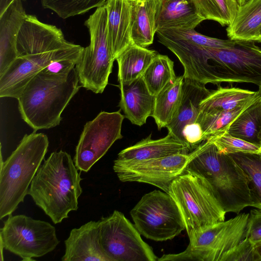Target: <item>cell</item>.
I'll return each mask as SVG.
<instances>
[{
	"label": "cell",
	"instance_id": "e575fe53",
	"mask_svg": "<svg viewBox=\"0 0 261 261\" xmlns=\"http://www.w3.org/2000/svg\"><path fill=\"white\" fill-rule=\"evenodd\" d=\"M254 244L246 238L239 244L227 252L221 261H257Z\"/></svg>",
	"mask_w": 261,
	"mask_h": 261
},
{
	"label": "cell",
	"instance_id": "30bf717a",
	"mask_svg": "<svg viewBox=\"0 0 261 261\" xmlns=\"http://www.w3.org/2000/svg\"><path fill=\"white\" fill-rule=\"evenodd\" d=\"M130 214L140 233L155 241L171 240L186 229L178 207L164 191L154 190L145 194Z\"/></svg>",
	"mask_w": 261,
	"mask_h": 261
},
{
	"label": "cell",
	"instance_id": "8d00e7d4",
	"mask_svg": "<svg viewBox=\"0 0 261 261\" xmlns=\"http://www.w3.org/2000/svg\"><path fill=\"white\" fill-rule=\"evenodd\" d=\"M80 56L53 61L42 70L56 74L68 73L75 67Z\"/></svg>",
	"mask_w": 261,
	"mask_h": 261
},
{
	"label": "cell",
	"instance_id": "f546056e",
	"mask_svg": "<svg viewBox=\"0 0 261 261\" xmlns=\"http://www.w3.org/2000/svg\"><path fill=\"white\" fill-rule=\"evenodd\" d=\"M228 155L247 176L252 207L261 210V152H237Z\"/></svg>",
	"mask_w": 261,
	"mask_h": 261
},
{
	"label": "cell",
	"instance_id": "e0dca14e",
	"mask_svg": "<svg viewBox=\"0 0 261 261\" xmlns=\"http://www.w3.org/2000/svg\"><path fill=\"white\" fill-rule=\"evenodd\" d=\"M211 91L204 84L184 79L180 105L174 117L166 127L168 134L183 143V132L196 123L200 103Z\"/></svg>",
	"mask_w": 261,
	"mask_h": 261
},
{
	"label": "cell",
	"instance_id": "9a60e30c",
	"mask_svg": "<svg viewBox=\"0 0 261 261\" xmlns=\"http://www.w3.org/2000/svg\"><path fill=\"white\" fill-rule=\"evenodd\" d=\"M83 48L72 43L58 50L17 57L0 76V97L17 99L30 81L51 61L79 57Z\"/></svg>",
	"mask_w": 261,
	"mask_h": 261
},
{
	"label": "cell",
	"instance_id": "8992f818",
	"mask_svg": "<svg viewBox=\"0 0 261 261\" xmlns=\"http://www.w3.org/2000/svg\"><path fill=\"white\" fill-rule=\"evenodd\" d=\"M249 214L242 213L188 233L184 251L164 254L158 261H221L223 256L246 238Z\"/></svg>",
	"mask_w": 261,
	"mask_h": 261
},
{
	"label": "cell",
	"instance_id": "ba28073f",
	"mask_svg": "<svg viewBox=\"0 0 261 261\" xmlns=\"http://www.w3.org/2000/svg\"><path fill=\"white\" fill-rule=\"evenodd\" d=\"M205 48L208 58V83H247L261 86V48L254 42L235 41L230 47Z\"/></svg>",
	"mask_w": 261,
	"mask_h": 261
},
{
	"label": "cell",
	"instance_id": "6da1fadb",
	"mask_svg": "<svg viewBox=\"0 0 261 261\" xmlns=\"http://www.w3.org/2000/svg\"><path fill=\"white\" fill-rule=\"evenodd\" d=\"M77 170L70 154L54 151L41 165L31 184L28 195L55 224L78 209L83 190Z\"/></svg>",
	"mask_w": 261,
	"mask_h": 261
},
{
	"label": "cell",
	"instance_id": "d4e9b609",
	"mask_svg": "<svg viewBox=\"0 0 261 261\" xmlns=\"http://www.w3.org/2000/svg\"><path fill=\"white\" fill-rule=\"evenodd\" d=\"M158 53L132 43L116 58L118 66V81L129 84L142 75Z\"/></svg>",
	"mask_w": 261,
	"mask_h": 261
},
{
	"label": "cell",
	"instance_id": "f1b7e54d",
	"mask_svg": "<svg viewBox=\"0 0 261 261\" xmlns=\"http://www.w3.org/2000/svg\"><path fill=\"white\" fill-rule=\"evenodd\" d=\"M259 96L260 93L257 97L232 110L208 113L199 112L196 122L202 128L204 141L226 132L235 119Z\"/></svg>",
	"mask_w": 261,
	"mask_h": 261
},
{
	"label": "cell",
	"instance_id": "ac0fdd59",
	"mask_svg": "<svg viewBox=\"0 0 261 261\" xmlns=\"http://www.w3.org/2000/svg\"><path fill=\"white\" fill-rule=\"evenodd\" d=\"M118 86L120 90L119 107L125 117L135 125L145 124L153 114L155 96L150 93L142 76L129 84L119 83Z\"/></svg>",
	"mask_w": 261,
	"mask_h": 261
},
{
	"label": "cell",
	"instance_id": "484cf974",
	"mask_svg": "<svg viewBox=\"0 0 261 261\" xmlns=\"http://www.w3.org/2000/svg\"><path fill=\"white\" fill-rule=\"evenodd\" d=\"M184 80L183 75L177 76L155 96L151 117L159 130L166 127L174 117L181 101Z\"/></svg>",
	"mask_w": 261,
	"mask_h": 261
},
{
	"label": "cell",
	"instance_id": "60d3db41",
	"mask_svg": "<svg viewBox=\"0 0 261 261\" xmlns=\"http://www.w3.org/2000/svg\"><path fill=\"white\" fill-rule=\"evenodd\" d=\"M258 42H261V26L260 27L259 31V38H258Z\"/></svg>",
	"mask_w": 261,
	"mask_h": 261
},
{
	"label": "cell",
	"instance_id": "ffe728a7",
	"mask_svg": "<svg viewBox=\"0 0 261 261\" xmlns=\"http://www.w3.org/2000/svg\"><path fill=\"white\" fill-rule=\"evenodd\" d=\"M108 39L113 58L133 43L132 39L131 3L130 0H108Z\"/></svg>",
	"mask_w": 261,
	"mask_h": 261
},
{
	"label": "cell",
	"instance_id": "2e32d148",
	"mask_svg": "<svg viewBox=\"0 0 261 261\" xmlns=\"http://www.w3.org/2000/svg\"><path fill=\"white\" fill-rule=\"evenodd\" d=\"M65 246L62 261H112L101 245L98 221H91L72 229Z\"/></svg>",
	"mask_w": 261,
	"mask_h": 261
},
{
	"label": "cell",
	"instance_id": "52a82bcc",
	"mask_svg": "<svg viewBox=\"0 0 261 261\" xmlns=\"http://www.w3.org/2000/svg\"><path fill=\"white\" fill-rule=\"evenodd\" d=\"M85 25L89 30L90 43L83 48L75 68L82 87L101 93L108 85L115 61L108 39L105 5L97 8Z\"/></svg>",
	"mask_w": 261,
	"mask_h": 261
},
{
	"label": "cell",
	"instance_id": "5bb4252c",
	"mask_svg": "<svg viewBox=\"0 0 261 261\" xmlns=\"http://www.w3.org/2000/svg\"><path fill=\"white\" fill-rule=\"evenodd\" d=\"M193 155L192 151L188 154L179 153L141 161L117 159L113 168L121 181L146 183L168 193L171 183L185 172Z\"/></svg>",
	"mask_w": 261,
	"mask_h": 261
},
{
	"label": "cell",
	"instance_id": "4fadbf2b",
	"mask_svg": "<svg viewBox=\"0 0 261 261\" xmlns=\"http://www.w3.org/2000/svg\"><path fill=\"white\" fill-rule=\"evenodd\" d=\"M124 117L120 111H102L86 123L73 159L78 170L87 172L116 141L122 138L121 127Z\"/></svg>",
	"mask_w": 261,
	"mask_h": 261
},
{
	"label": "cell",
	"instance_id": "74e56055",
	"mask_svg": "<svg viewBox=\"0 0 261 261\" xmlns=\"http://www.w3.org/2000/svg\"><path fill=\"white\" fill-rule=\"evenodd\" d=\"M15 0H0V15H1ZM24 1L25 0H20Z\"/></svg>",
	"mask_w": 261,
	"mask_h": 261
},
{
	"label": "cell",
	"instance_id": "d6a6232c",
	"mask_svg": "<svg viewBox=\"0 0 261 261\" xmlns=\"http://www.w3.org/2000/svg\"><path fill=\"white\" fill-rule=\"evenodd\" d=\"M108 0H41L42 6L66 19L105 5Z\"/></svg>",
	"mask_w": 261,
	"mask_h": 261
},
{
	"label": "cell",
	"instance_id": "9c48e42d",
	"mask_svg": "<svg viewBox=\"0 0 261 261\" xmlns=\"http://www.w3.org/2000/svg\"><path fill=\"white\" fill-rule=\"evenodd\" d=\"M159 41L171 50L184 67V79L208 84V58L205 47L225 48L234 41L203 35L195 29H168L156 32Z\"/></svg>",
	"mask_w": 261,
	"mask_h": 261
},
{
	"label": "cell",
	"instance_id": "83f0119b",
	"mask_svg": "<svg viewBox=\"0 0 261 261\" xmlns=\"http://www.w3.org/2000/svg\"><path fill=\"white\" fill-rule=\"evenodd\" d=\"M226 132L231 136L261 147V95L230 124Z\"/></svg>",
	"mask_w": 261,
	"mask_h": 261
},
{
	"label": "cell",
	"instance_id": "ab89813d",
	"mask_svg": "<svg viewBox=\"0 0 261 261\" xmlns=\"http://www.w3.org/2000/svg\"><path fill=\"white\" fill-rule=\"evenodd\" d=\"M251 0H237L239 6H242L248 3Z\"/></svg>",
	"mask_w": 261,
	"mask_h": 261
},
{
	"label": "cell",
	"instance_id": "1f68e13d",
	"mask_svg": "<svg viewBox=\"0 0 261 261\" xmlns=\"http://www.w3.org/2000/svg\"><path fill=\"white\" fill-rule=\"evenodd\" d=\"M198 14L204 20H212L222 26L230 24L237 14V0H192Z\"/></svg>",
	"mask_w": 261,
	"mask_h": 261
},
{
	"label": "cell",
	"instance_id": "8fae6325",
	"mask_svg": "<svg viewBox=\"0 0 261 261\" xmlns=\"http://www.w3.org/2000/svg\"><path fill=\"white\" fill-rule=\"evenodd\" d=\"M0 235L1 246L23 261L35 260L33 258L51 252L59 243L54 226L24 215H9Z\"/></svg>",
	"mask_w": 261,
	"mask_h": 261
},
{
	"label": "cell",
	"instance_id": "f35d334b",
	"mask_svg": "<svg viewBox=\"0 0 261 261\" xmlns=\"http://www.w3.org/2000/svg\"><path fill=\"white\" fill-rule=\"evenodd\" d=\"M257 261H261V242L256 243L254 245Z\"/></svg>",
	"mask_w": 261,
	"mask_h": 261
},
{
	"label": "cell",
	"instance_id": "836d02e7",
	"mask_svg": "<svg viewBox=\"0 0 261 261\" xmlns=\"http://www.w3.org/2000/svg\"><path fill=\"white\" fill-rule=\"evenodd\" d=\"M207 140L213 142L221 153L261 152V147L233 137L227 132L213 136Z\"/></svg>",
	"mask_w": 261,
	"mask_h": 261
},
{
	"label": "cell",
	"instance_id": "cb8c5ba5",
	"mask_svg": "<svg viewBox=\"0 0 261 261\" xmlns=\"http://www.w3.org/2000/svg\"><path fill=\"white\" fill-rule=\"evenodd\" d=\"M261 26V0H251L239 6L236 17L227 29V35L233 41L258 42Z\"/></svg>",
	"mask_w": 261,
	"mask_h": 261
},
{
	"label": "cell",
	"instance_id": "3957f363",
	"mask_svg": "<svg viewBox=\"0 0 261 261\" xmlns=\"http://www.w3.org/2000/svg\"><path fill=\"white\" fill-rule=\"evenodd\" d=\"M193 152L187 169L200 175L210 183L226 213L239 214L244 208L252 206L247 176L229 155L220 153L208 140Z\"/></svg>",
	"mask_w": 261,
	"mask_h": 261
},
{
	"label": "cell",
	"instance_id": "d6986e66",
	"mask_svg": "<svg viewBox=\"0 0 261 261\" xmlns=\"http://www.w3.org/2000/svg\"><path fill=\"white\" fill-rule=\"evenodd\" d=\"M27 15L22 1L15 0L0 15V76L17 58V38Z\"/></svg>",
	"mask_w": 261,
	"mask_h": 261
},
{
	"label": "cell",
	"instance_id": "277c9868",
	"mask_svg": "<svg viewBox=\"0 0 261 261\" xmlns=\"http://www.w3.org/2000/svg\"><path fill=\"white\" fill-rule=\"evenodd\" d=\"M47 136L25 135L15 150L1 163L0 219L11 215L28 194L29 186L47 151Z\"/></svg>",
	"mask_w": 261,
	"mask_h": 261
},
{
	"label": "cell",
	"instance_id": "7a4b0ae2",
	"mask_svg": "<svg viewBox=\"0 0 261 261\" xmlns=\"http://www.w3.org/2000/svg\"><path fill=\"white\" fill-rule=\"evenodd\" d=\"M79 84L75 67L61 74L41 70L17 98L21 118L34 132L58 125L63 111L81 87Z\"/></svg>",
	"mask_w": 261,
	"mask_h": 261
},
{
	"label": "cell",
	"instance_id": "b9f144b4",
	"mask_svg": "<svg viewBox=\"0 0 261 261\" xmlns=\"http://www.w3.org/2000/svg\"><path fill=\"white\" fill-rule=\"evenodd\" d=\"M261 95V86L258 87V90Z\"/></svg>",
	"mask_w": 261,
	"mask_h": 261
},
{
	"label": "cell",
	"instance_id": "603a6c76",
	"mask_svg": "<svg viewBox=\"0 0 261 261\" xmlns=\"http://www.w3.org/2000/svg\"><path fill=\"white\" fill-rule=\"evenodd\" d=\"M130 2L133 42L146 47L152 44L156 32V15L159 0H130Z\"/></svg>",
	"mask_w": 261,
	"mask_h": 261
},
{
	"label": "cell",
	"instance_id": "4dcf8cb0",
	"mask_svg": "<svg viewBox=\"0 0 261 261\" xmlns=\"http://www.w3.org/2000/svg\"><path fill=\"white\" fill-rule=\"evenodd\" d=\"M142 76L149 91L154 96L177 77L174 70V62L167 56L159 54Z\"/></svg>",
	"mask_w": 261,
	"mask_h": 261
},
{
	"label": "cell",
	"instance_id": "d590c367",
	"mask_svg": "<svg viewBox=\"0 0 261 261\" xmlns=\"http://www.w3.org/2000/svg\"><path fill=\"white\" fill-rule=\"evenodd\" d=\"M246 238L254 244L261 242V210H251L247 224Z\"/></svg>",
	"mask_w": 261,
	"mask_h": 261
},
{
	"label": "cell",
	"instance_id": "4316f807",
	"mask_svg": "<svg viewBox=\"0 0 261 261\" xmlns=\"http://www.w3.org/2000/svg\"><path fill=\"white\" fill-rule=\"evenodd\" d=\"M259 92L236 87L219 86L200 103L199 113H208L235 109L257 97Z\"/></svg>",
	"mask_w": 261,
	"mask_h": 261
},
{
	"label": "cell",
	"instance_id": "5b68a950",
	"mask_svg": "<svg viewBox=\"0 0 261 261\" xmlns=\"http://www.w3.org/2000/svg\"><path fill=\"white\" fill-rule=\"evenodd\" d=\"M168 194L179 209L187 233L225 220L214 188L194 171L186 169L171 183Z\"/></svg>",
	"mask_w": 261,
	"mask_h": 261
},
{
	"label": "cell",
	"instance_id": "44dd1931",
	"mask_svg": "<svg viewBox=\"0 0 261 261\" xmlns=\"http://www.w3.org/2000/svg\"><path fill=\"white\" fill-rule=\"evenodd\" d=\"M204 20L192 0H159L156 31L168 29H194Z\"/></svg>",
	"mask_w": 261,
	"mask_h": 261
},
{
	"label": "cell",
	"instance_id": "7402d4cb",
	"mask_svg": "<svg viewBox=\"0 0 261 261\" xmlns=\"http://www.w3.org/2000/svg\"><path fill=\"white\" fill-rule=\"evenodd\" d=\"M151 136V134L121 150L117 159L124 161H141L190 153L182 142L169 134L156 140L152 139Z\"/></svg>",
	"mask_w": 261,
	"mask_h": 261
},
{
	"label": "cell",
	"instance_id": "7c38bea8",
	"mask_svg": "<svg viewBox=\"0 0 261 261\" xmlns=\"http://www.w3.org/2000/svg\"><path fill=\"white\" fill-rule=\"evenodd\" d=\"M101 245L112 261H156L158 258L141 234L120 212L98 221Z\"/></svg>",
	"mask_w": 261,
	"mask_h": 261
}]
</instances>
